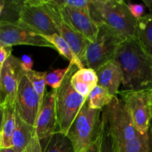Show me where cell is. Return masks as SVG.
Listing matches in <instances>:
<instances>
[{
    "label": "cell",
    "instance_id": "f1b7e54d",
    "mask_svg": "<svg viewBox=\"0 0 152 152\" xmlns=\"http://www.w3.org/2000/svg\"><path fill=\"white\" fill-rule=\"evenodd\" d=\"M128 6H129V8L132 14L136 19H138L143 16L145 8H144V6L142 4H132V3L129 2L128 3Z\"/></svg>",
    "mask_w": 152,
    "mask_h": 152
},
{
    "label": "cell",
    "instance_id": "277c9868",
    "mask_svg": "<svg viewBox=\"0 0 152 152\" xmlns=\"http://www.w3.org/2000/svg\"><path fill=\"white\" fill-rule=\"evenodd\" d=\"M102 111L83 105L66 134L75 152H85L99 137Z\"/></svg>",
    "mask_w": 152,
    "mask_h": 152
},
{
    "label": "cell",
    "instance_id": "4dcf8cb0",
    "mask_svg": "<svg viewBox=\"0 0 152 152\" xmlns=\"http://www.w3.org/2000/svg\"><path fill=\"white\" fill-rule=\"evenodd\" d=\"M21 62H22V68H23L24 71H31L32 70V67H33V60L30 56H23L21 59Z\"/></svg>",
    "mask_w": 152,
    "mask_h": 152
},
{
    "label": "cell",
    "instance_id": "ac0fdd59",
    "mask_svg": "<svg viewBox=\"0 0 152 152\" xmlns=\"http://www.w3.org/2000/svg\"><path fill=\"white\" fill-rule=\"evenodd\" d=\"M149 13L137 19L136 38L143 48L152 56V1H144Z\"/></svg>",
    "mask_w": 152,
    "mask_h": 152
},
{
    "label": "cell",
    "instance_id": "52a82bcc",
    "mask_svg": "<svg viewBox=\"0 0 152 152\" xmlns=\"http://www.w3.org/2000/svg\"><path fill=\"white\" fill-rule=\"evenodd\" d=\"M16 22L42 36L57 34L58 31L44 8L41 0L16 1Z\"/></svg>",
    "mask_w": 152,
    "mask_h": 152
},
{
    "label": "cell",
    "instance_id": "5b68a950",
    "mask_svg": "<svg viewBox=\"0 0 152 152\" xmlns=\"http://www.w3.org/2000/svg\"><path fill=\"white\" fill-rule=\"evenodd\" d=\"M125 39L105 25L99 24L96 38L87 47L85 67L95 71L115 57L117 50Z\"/></svg>",
    "mask_w": 152,
    "mask_h": 152
},
{
    "label": "cell",
    "instance_id": "5bb4252c",
    "mask_svg": "<svg viewBox=\"0 0 152 152\" xmlns=\"http://www.w3.org/2000/svg\"><path fill=\"white\" fill-rule=\"evenodd\" d=\"M36 134L39 140L50 138L57 132L56 90L45 93L35 124Z\"/></svg>",
    "mask_w": 152,
    "mask_h": 152
},
{
    "label": "cell",
    "instance_id": "9c48e42d",
    "mask_svg": "<svg viewBox=\"0 0 152 152\" xmlns=\"http://www.w3.org/2000/svg\"><path fill=\"white\" fill-rule=\"evenodd\" d=\"M19 45L50 48L56 50L54 46L42 36L27 27L17 22L0 20V45L12 47Z\"/></svg>",
    "mask_w": 152,
    "mask_h": 152
},
{
    "label": "cell",
    "instance_id": "3957f363",
    "mask_svg": "<svg viewBox=\"0 0 152 152\" xmlns=\"http://www.w3.org/2000/svg\"><path fill=\"white\" fill-rule=\"evenodd\" d=\"M69 70L59 88L56 90V108L57 117V132L67 134L86 102L87 98L79 94L71 84V77L79 69L73 62H70Z\"/></svg>",
    "mask_w": 152,
    "mask_h": 152
},
{
    "label": "cell",
    "instance_id": "d6986e66",
    "mask_svg": "<svg viewBox=\"0 0 152 152\" xmlns=\"http://www.w3.org/2000/svg\"><path fill=\"white\" fill-rule=\"evenodd\" d=\"M35 134V127L23 121L16 111V129L13 136V149L16 152H24Z\"/></svg>",
    "mask_w": 152,
    "mask_h": 152
},
{
    "label": "cell",
    "instance_id": "603a6c76",
    "mask_svg": "<svg viewBox=\"0 0 152 152\" xmlns=\"http://www.w3.org/2000/svg\"><path fill=\"white\" fill-rule=\"evenodd\" d=\"M42 152H75V151L66 134L61 132H56L49 138Z\"/></svg>",
    "mask_w": 152,
    "mask_h": 152
},
{
    "label": "cell",
    "instance_id": "1f68e13d",
    "mask_svg": "<svg viewBox=\"0 0 152 152\" xmlns=\"http://www.w3.org/2000/svg\"><path fill=\"white\" fill-rule=\"evenodd\" d=\"M85 152H100V135Z\"/></svg>",
    "mask_w": 152,
    "mask_h": 152
},
{
    "label": "cell",
    "instance_id": "d6a6232c",
    "mask_svg": "<svg viewBox=\"0 0 152 152\" xmlns=\"http://www.w3.org/2000/svg\"><path fill=\"white\" fill-rule=\"evenodd\" d=\"M0 152H16L13 148H0Z\"/></svg>",
    "mask_w": 152,
    "mask_h": 152
},
{
    "label": "cell",
    "instance_id": "d4e9b609",
    "mask_svg": "<svg viewBox=\"0 0 152 152\" xmlns=\"http://www.w3.org/2000/svg\"><path fill=\"white\" fill-rule=\"evenodd\" d=\"M25 73L29 81L31 82L33 88L37 92L39 99L40 106H42V104L44 100L45 95V77L47 72H45V71L42 72V71L31 70V71H25Z\"/></svg>",
    "mask_w": 152,
    "mask_h": 152
},
{
    "label": "cell",
    "instance_id": "ffe728a7",
    "mask_svg": "<svg viewBox=\"0 0 152 152\" xmlns=\"http://www.w3.org/2000/svg\"><path fill=\"white\" fill-rule=\"evenodd\" d=\"M118 143V142H117ZM119 152H152V128L145 134L132 140L118 143Z\"/></svg>",
    "mask_w": 152,
    "mask_h": 152
},
{
    "label": "cell",
    "instance_id": "484cf974",
    "mask_svg": "<svg viewBox=\"0 0 152 152\" xmlns=\"http://www.w3.org/2000/svg\"><path fill=\"white\" fill-rule=\"evenodd\" d=\"M68 70H69V67L68 66L65 68L56 69L47 73L45 77L46 85L51 87L53 90H56L57 88H59L63 80L65 79Z\"/></svg>",
    "mask_w": 152,
    "mask_h": 152
},
{
    "label": "cell",
    "instance_id": "6da1fadb",
    "mask_svg": "<svg viewBox=\"0 0 152 152\" xmlns=\"http://www.w3.org/2000/svg\"><path fill=\"white\" fill-rule=\"evenodd\" d=\"M114 59L120 65L123 73L122 90L152 89V56L137 39L123 41Z\"/></svg>",
    "mask_w": 152,
    "mask_h": 152
},
{
    "label": "cell",
    "instance_id": "7c38bea8",
    "mask_svg": "<svg viewBox=\"0 0 152 152\" xmlns=\"http://www.w3.org/2000/svg\"><path fill=\"white\" fill-rule=\"evenodd\" d=\"M23 72L21 59L13 55H10L3 64L0 80V94L3 104H16L19 80Z\"/></svg>",
    "mask_w": 152,
    "mask_h": 152
},
{
    "label": "cell",
    "instance_id": "44dd1931",
    "mask_svg": "<svg viewBox=\"0 0 152 152\" xmlns=\"http://www.w3.org/2000/svg\"><path fill=\"white\" fill-rule=\"evenodd\" d=\"M47 41H48L50 44L54 46L56 50H57L59 54L62 55L63 57L68 59L70 62H73L75 64L79 69H83L85 68L83 64L78 58V56L75 54L74 50L71 49V46L68 43L62 38V37L57 34H53L49 36H42Z\"/></svg>",
    "mask_w": 152,
    "mask_h": 152
},
{
    "label": "cell",
    "instance_id": "ba28073f",
    "mask_svg": "<svg viewBox=\"0 0 152 152\" xmlns=\"http://www.w3.org/2000/svg\"><path fill=\"white\" fill-rule=\"evenodd\" d=\"M102 116L109 123L118 143L132 140L140 134L118 96H114L111 103L102 109Z\"/></svg>",
    "mask_w": 152,
    "mask_h": 152
},
{
    "label": "cell",
    "instance_id": "30bf717a",
    "mask_svg": "<svg viewBox=\"0 0 152 152\" xmlns=\"http://www.w3.org/2000/svg\"><path fill=\"white\" fill-rule=\"evenodd\" d=\"M41 4L46 13L53 21L58 31V34L62 37L71 46L75 54L85 66V55L87 47L91 42L73 29L62 17L59 9L50 0H41ZM86 68V67H85Z\"/></svg>",
    "mask_w": 152,
    "mask_h": 152
},
{
    "label": "cell",
    "instance_id": "8fae6325",
    "mask_svg": "<svg viewBox=\"0 0 152 152\" xmlns=\"http://www.w3.org/2000/svg\"><path fill=\"white\" fill-rule=\"evenodd\" d=\"M15 105L16 113L20 118L35 127L41 106L38 95L27 77L25 71L19 80Z\"/></svg>",
    "mask_w": 152,
    "mask_h": 152
},
{
    "label": "cell",
    "instance_id": "8992f818",
    "mask_svg": "<svg viewBox=\"0 0 152 152\" xmlns=\"http://www.w3.org/2000/svg\"><path fill=\"white\" fill-rule=\"evenodd\" d=\"M123 101L135 126L142 134L151 127L152 89L119 91L117 96Z\"/></svg>",
    "mask_w": 152,
    "mask_h": 152
},
{
    "label": "cell",
    "instance_id": "d590c367",
    "mask_svg": "<svg viewBox=\"0 0 152 152\" xmlns=\"http://www.w3.org/2000/svg\"><path fill=\"white\" fill-rule=\"evenodd\" d=\"M2 107H3V100H2V98H1V94H0V110L2 108Z\"/></svg>",
    "mask_w": 152,
    "mask_h": 152
},
{
    "label": "cell",
    "instance_id": "8d00e7d4",
    "mask_svg": "<svg viewBox=\"0 0 152 152\" xmlns=\"http://www.w3.org/2000/svg\"><path fill=\"white\" fill-rule=\"evenodd\" d=\"M1 67H0V80H1Z\"/></svg>",
    "mask_w": 152,
    "mask_h": 152
},
{
    "label": "cell",
    "instance_id": "7402d4cb",
    "mask_svg": "<svg viewBox=\"0 0 152 152\" xmlns=\"http://www.w3.org/2000/svg\"><path fill=\"white\" fill-rule=\"evenodd\" d=\"M100 152H119L118 143L109 123L101 116Z\"/></svg>",
    "mask_w": 152,
    "mask_h": 152
},
{
    "label": "cell",
    "instance_id": "e0dca14e",
    "mask_svg": "<svg viewBox=\"0 0 152 152\" xmlns=\"http://www.w3.org/2000/svg\"><path fill=\"white\" fill-rule=\"evenodd\" d=\"M3 121L0 134V148H13L16 129V105L3 104Z\"/></svg>",
    "mask_w": 152,
    "mask_h": 152
},
{
    "label": "cell",
    "instance_id": "cb8c5ba5",
    "mask_svg": "<svg viewBox=\"0 0 152 152\" xmlns=\"http://www.w3.org/2000/svg\"><path fill=\"white\" fill-rule=\"evenodd\" d=\"M114 97L104 88L96 86L88 95L86 102L91 108L102 110L111 103Z\"/></svg>",
    "mask_w": 152,
    "mask_h": 152
},
{
    "label": "cell",
    "instance_id": "9a60e30c",
    "mask_svg": "<svg viewBox=\"0 0 152 152\" xmlns=\"http://www.w3.org/2000/svg\"><path fill=\"white\" fill-rule=\"evenodd\" d=\"M98 86L108 91L112 96H117L119 88L123 82V73L115 59L109 61L96 71Z\"/></svg>",
    "mask_w": 152,
    "mask_h": 152
},
{
    "label": "cell",
    "instance_id": "e575fe53",
    "mask_svg": "<svg viewBox=\"0 0 152 152\" xmlns=\"http://www.w3.org/2000/svg\"><path fill=\"white\" fill-rule=\"evenodd\" d=\"M4 4H5V1H0V16L1 15L3 9L4 8Z\"/></svg>",
    "mask_w": 152,
    "mask_h": 152
},
{
    "label": "cell",
    "instance_id": "74e56055",
    "mask_svg": "<svg viewBox=\"0 0 152 152\" xmlns=\"http://www.w3.org/2000/svg\"><path fill=\"white\" fill-rule=\"evenodd\" d=\"M151 128H152V122H151Z\"/></svg>",
    "mask_w": 152,
    "mask_h": 152
},
{
    "label": "cell",
    "instance_id": "4316f807",
    "mask_svg": "<svg viewBox=\"0 0 152 152\" xmlns=\"http://www.w3.org/2000/svg\"><path fill=\"white\" fill-rule=\"evenodd\" d=\"M55 5L78 9H88L91 0H50Z\"/></svg>",
    "mask_w": 152,
    "mask_h": 152
},
{
    "label": "cell",
    "instance_id": "7a4b0ae2",
    "mask_svg": "<svg viewBox=\"0 0 152 152\" xmlns=\"http://www.w3.org/2000/svg\"><path fill=\"white\" fill-rule=\"evenodd\" d=\"M88 10L98 25H105L125 39L136 38L137 19L124 1L91 0Z\"/></svg>",
    "mask_w": 152,
    "mask_h": 152
},
{
    "label": "cell",
    "instance_id": "836d02e7",
    "mask_svg": "<svg viewBox=\"0 0 152 152\" xmlns=\"http://www.w3.org/2000/svg\"><path fill=\"white\" fill-rule=\"evenodd\" d=\"M3 115H4V113H3V108L0 110V134H1V126H2V121H3Z\"/></svg>",
    "mask_w": 152,
    "mask_h": 152
},
{
    "label": "cell",
    "instance_id": "4fadbf2b",
    "mask_svg": "<svg viewBox=\"0 0 152 152\" xmlns=\"http://www.w3.org/2000/svg\"><path fill=\"white\" fill-rule=\"evenodd\" d=\"M56 7L64 20L73 29L86 37L91 42L96 39L99 25L91 17L88 9H78L65 6Z\"/></svg>",
    "mask_w": 152,
    "mask_h": 152
},
{
    "label": "cell",
    "instance_id": "2e32d148",
    "mask_svg": "<svg viewBox=\"0 0 152 152\" xmlns=\"http://www.w3.org/2000/svg\"><path fill=\"white\" fill-rule=\"evenodd\" d=\"M71 84L79 94L87 98L91 91L98 86L96 71L88 68L78 69L71 77Z\"/></svg>",
    "mask_w": 152,
    "mask_h": 152
},
{
    "label": "cell",
    "instance_id": "83f0119b",
    "mask_svg": "<svg viewBox=\"0 0 152 152\" xmlns=\"http://www.w3.org/2000/svg\"><path fill=\"white\" fill-rule=\"evenodd\" d=\"M24 152H42L41 141L37 137V134L34 136L32 140L29 143Z\"/></svg>",
    "mask_w": 152,
    "mask_h": 152
},
{
    "label": "cell",
    "instance_id": "f546056e",
    "mask_svg": "<svg viewBox=\"0 0 152 152\" xmlns=\"http://www.w3.org/2000/svg\"><path fill=\"white\" fill-rule=\"evenodd\" d=\"M12 47H4L0 45V67H2L7 58L10 56L12 51Z\"/></svg>",
    "mask_w": 152,
    "mask_h": 152
}]
</instances>
